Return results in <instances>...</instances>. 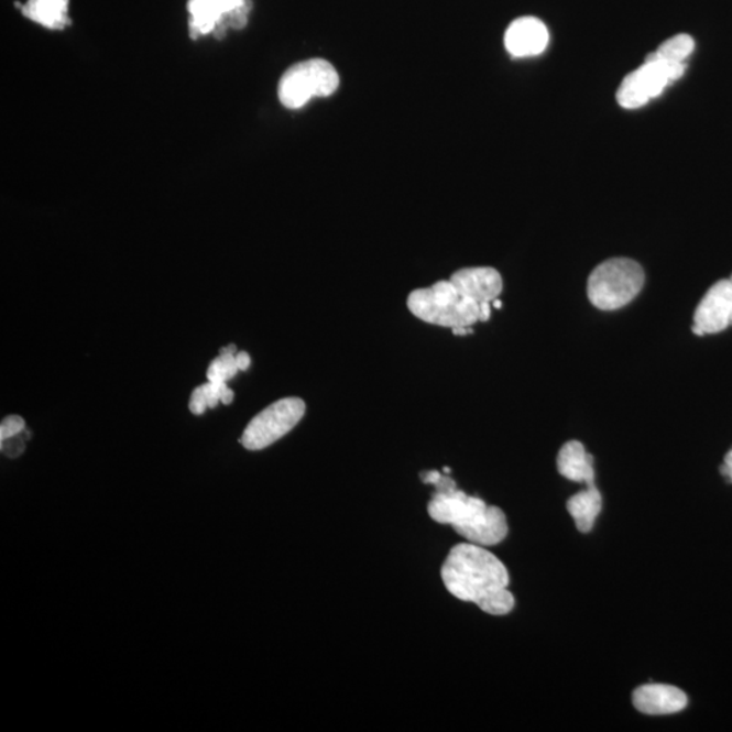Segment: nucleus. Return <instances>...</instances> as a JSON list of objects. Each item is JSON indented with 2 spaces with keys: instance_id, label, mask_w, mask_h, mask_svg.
<instances>
[{
  "instance_id": "1",
  "label": "nucleus",
  "mask_w": 732,
  "mask_h": 732,
  "mask_svg": "<svg viewBox=\"0 0 732 732\" xmlns=\"http://www.w3.org/2000/svg\"><path fill=\"white\" fill-rule=\"evenodd\" d=\"M441 578L450 594L473 602L485 613L503 616L513 611L507 568L478 544L462 543L452 548L444 561Z\"/></svg>"
},
{
  "instance_id": "2",
  "label": "nucleus",
  "mask_w": 732,
  "mask_h": 732,
  "mask_svg": "<svg viewBox=\"0 0 732 732\" xmlns=\"http://www.w3.org/2000/svg\"><path fill=\"white\" fill-rule=\"evenodd\" d=\"M427 512L436 523L452 526L458 535L478 546H495L507 536L506 515L500 507L489 506L458 488L436 491Z\"/></svg>"
},
{
  "instance_id": "3",
  "label": "nucleus",
  "mask_w": 732,
  "mask_h": 732,
  "mask_svg": "<svg viewBox=\"0 0 732 732\" xmlns=\"http://www.w3.org/2000/svg\"><path fill=\"white\" fill-rule=\"evenodd\" d=\"M407 307L426 324L449 327H471L479 321V303L462 296L450 281H438L429 288L409 293Z\"/></svg>"
},
{
  "instance_id": "4",
  "label": "nucleus",
  "mask_w": 732,
  "mask_h": 732,
  "mask_svg": "<svg viewBox=\"0 0 732 732\" xmlns=\"http://www.w3.org/2000/svg\"><path fill=\"white\" fill-rule=\"evenodd\" d=\"M646 281L643 267L630 258H612L591 272L588 297L602 312H614L640 295Z\"/></svg>"
},
{
  "instance_id": "5",
  "label": "nucleus",
  "mask_w": 732,
  "mask_h": 732,
  "mask_svg": "<svg viewBox=\"0 0 732 732\" xmlns=\"http://www.w3.org/2000/svg\"><path fill=\"white\" fill-rule=\"evenodd\" d=\"M339 87V75L325 58L295 64L281 76L278 98L285 108L296 110L314 98L332 96Z\"/></svg>"
},
{
  "instance_id": "6",
  "label": "nucleus",
  "mask_w": 732,
  "mask_h": 732,
  "mask_svg": "<svg viewBox=\"0 0 732 732\" xmlns=\"http://www.w3.org/2000/svg\"><path fill=\"white\" fill-rule=\"evenodd\" d=\"M685 64H667L649 54L643 66L626 75L616 98L620 107L637 109L660 96L673 81L682 78Z\"/></svg>"
},
{
  "instance_id": "7",
  "label": "nucleus",
  "mask_w": 732,
  "mask_h": 732,
  "mask_svg": "<svg viewBox=\"0 0 732 732\" xmlns=\"http://www.w3.org/2000/svg\"><path fill=\"white\" fill-rule=\"evenodd\" d=\"M304 414H306V403L301 397H284L274 402L251 419L240 438V444L249 450L271 447L295 429Z\"/></svg>"
},
{
  "instance_id": "8",
  "label": "nucleus",
  "mask_w": 732,
  "mask_h": 732,
  "mask_svg": "<svg viewBox=\"0 0 732 732\" xmlns=\"http://www.w3.org/2000/svg\"><path fill=\"white\" fill-rule=\"evenodd\" d=\"M251 0H189V32L192 39L215 34L226 36L228 29L239 31L248 25Z\"/></svg>"
},
{
  "instance_id": "9",
  "label": "nucleus",
  "mask_w": 732,
  "mask_h": 732,
  "mask_svg": "<svg viewBox=\"0 0 732 732\" xmlns=\"http://www.w3.org/2000/svg\"><path fill=\"white\" fill-rule=\"evenodd\" d=\"M696 336L718 334L732 325V283L720 280L712 285L696 308L693 318Z\"/></svg>"
},
{
  "instance_id": "10",
  "label": "nucleus",
  "mask_w": 732,
  "mask_h": 732,
  "mask_svg": "<svg viewBox=\"0 0 732 732\" xmlns=\"http://www.w3.org/2000/svg\"><path fill=\"white\" fill-rule=\"evenodd\" d=\"M548 44V29L535 17H523V19L515 20L505 33V46L513 57L542 55Z\"/></svg>"
},
{
  "instance_id": "11",
  "label": "nucleus",
  "mask_w": 732,
  "mask_h": 732,
  "mask_svg": "<svg viewBox=\"0 0 732 732\" xmlns=\"http://www.w3.org/2000/svg\"><path fill=\"white\" fill-rule=\"evenodd\" d=\"M449 281L462 296L479 304L494 302L503 289L500 272L488 266L460 269Z\"/></svg>"
},
{
  "instance_id": "12",
  "label": "nucleus",
  "mask_w": 732,
  "mask_h": 732,
  "mask_svg": "<svg viewBox=\"0 0 732 732\" xmlns=\"http://www.w3.org/2000/svg\"><path fill=\"white\" fill-rule=\"evenodd\" d=\"M637 711L646 714H671L688 706V697L681 689L664 684L643 685L632 695Z\"/></svg>"
},
{
  "instance_id": "13",
  "label": "nucleus",
  "mask_w": 732,
  "mask_h": 732,
  "mask_svg": "<svg viewBox=\"0 0 732 732\" xmlns=\"http://www.w3.org/2000/svg\"><path fill=\"white\" fill-rule=\"evenodd\" d=\"M593 456L586 452L583 445L579 441H568L561 447L558 455V471L572 482L594 485Z\"/></svg>"
},
{
  "instance_id": "14",
  "label": "nucleus",
  "mask_w": 732,
  "mask_h": 732,
  "mask_svg": "<svg viewBox=\"0 0 732 732\" xmlns=\"http://www.w3.org/2000/svg\"><path fill=\"white\" fill-rule=\"evenodd\" d=\"M69 0H26L20 4L22 14L39 25L61 31L69 25Z\"/></svg>"
},
{
  "instance_id": "15",
  "label": "nucleus",
  "mask_w": 732,
  "mask_h": 732,
  "mask_svg": "<svg viewBox=\"0 0 732 732\" xmlns=\"http://www.w3.org/2000/svg\"><path fill=\"white\" fill-rule=\"evenodd\" d=\"M602 509V496L596 485L570 498L567 502V511L571 514L579 532L588 533L593 529L597 517Z\"/></svg>"
},
{
  "instance_id": "16",
  "label": "nucleus",
  "mask_w": 732,
  "mask_h": 732,
  "mask_svg": "<svg viewBox=\"0 0 732 732\" xmlns=\"http://www.w3.org/2000/svg\"><path fill=\"white\" fill-rule=\"evenodd\" d=\"M695 40L689 34H677L666 40L653 55L659 61L671 64H685V61L693 54Z\"/></svg>"
},
{
  "instance_id": "17",
  "label": "nucleus",
  "mask_w": 732,
  "mask_h": 732,
  "mask_svg": "<svg viewBox=\"0 0 732 732\" xmlns=\"http://www.w3.org/2000/svg\"><path fill=\"white\" fill-rule=\"evenodd\" d=\"M238 371L236 354H220L218 359L210 362L207 378L212 383H227L228 380L237 376Z\"/></svg>"
},
{
  "instance_id": "18",
  "label": "nucleus",
  "mask_w": 732,
  "mask_h": 732,
  "mask_svg": "<svg viewBox=\"0 0 732 732\" xmlns=\"http://www.w3.org/2000/svg\"><path fill=\"white\" fill-rule=\"evenodd\" d=\"M26 429L25 420L20 415H9L0 425V441L21 435Z\"/></svg>"
},
{
  "instance_id": "19",
  "label": "nucleus",
  "mask_w": 732,
  "mask_h": 732,
  "mask_svg": "<svg viewBox=\"0 0 732 732\" xmlns=\"http://www.w3.org/2000/svg\"><path fill=\"white\" fill-rule=\"evenodd\" d=\"M21 435L2 441L3 454L8 455L9 458H19L23 450H25V439L21 438Z\"/></svg>"
},
{
  "instance_id": "20",
  "label": "nucleus",
  "mask_w": 732,
  "mask_h": 732,
  "mask_svg": "<svg viewBox=\"0 0 732 732\" xmlns=\"http://www.w3.org/2000/svg\"><path fill=\"white\" fill-rule=\"evenodd\" d=\"M189 408L190 412L195 415H201L205 413V409L208 408L207 401H205L204 392L201 390V386H197L195 391H193L190 402H189Z\"/></svg>"
},
{
  "instance_id": "21",
  "label": "nucleus",
  "mask_w": 732,
  "mask_h": 732,
  "mask_svg": "<svg viewBox=\"0 0 732 732\" xmlns=\"http://www.w3.org/2000/svg\"><path fill=\"white\" fill-rule=\"evenodd\" d=\"M237 364L239 371H248L251 364V359L249 353H245V351H240V353L237 354Z\"/></svg>"
},
{
  "instance_id": "22",
  "label": "nucleus",
  "mask_w": 732,
  "mask_h": 732,
  "mask_svg": "<svg viewBox=\"0 0 732 732\" xmlns=\"http://www.w3.org/2000/svg\"><path fill=\"white\" fill-rule=\"evenodd\" d=\"M491 316V302L479 304V321H488Z\"/></svg>"
},
{
  "instance_id": "23",
  "label": "nucleus",
  "mask_w": 732,
  "mask_h": 732,
  "mask_svg": "<svg viewBox=\"0 0 732 732\" xmlns=\"http://www.w3.org/2000/svg\"><path fill=\"white\" fill-rule=\"evenodd\" d=\"M233 396H236V394H233V391L231 389H228L227 386L225 392H222L220 402L222 404H231L233 401Z\"/></svg>"
},
{
  "instance_id": "24",
  "label": "nucleus",
  "mask_w": 732,
  "mask_h": 732,
  "mask_svg": "<svg viewBox=\"0 0 732 732\" xmlns=\"http://www.w3.org/2000/svg\"><path fill=\"white\" fill-rule=\"evenodd\" d=\"M452 331L455 336H467V334H472L471 327H455Z\"/></svg>"
},
{
  "instance_id": "25",
  "label": "nucleus",
  "mask_w": 732,
  "mask_h": 732,
  "mask_svg": "<svg viewBox=\"0 0 732 732\" xmlns=\"http://www.w3.org/2000/svg\"><path fill=\"white\" fill-rule=\"evenodd\" d=\"M493 304H494V307H495V308H502V302H501V301H498V298H495V301L493 302Z\"/></svg>"
},
{
  "instance_id": "26",
  "label": "nucleus",
  "mask_w": 732,
  "mask_h": 732,
  "mask_svg": "<svg viewBox=\"0 0 732 732\" xmlns=\"http://www.w3.org/2000/svg\"><path fill=\"white\" fill-rule=\"evenodd\" d=\"M444 472L449 473L450 472L449 468H444Z\"/></svg>"
},
{
  "instance_id": "27",
  "label": "nucleus",
  "mask_w": 732,
  "mask_h": 732,
  "mask_svg": "<svg viewBox=\"0 0 732 732\" xmlns=\"http://www.w3.org/2000/svg\"><path fill=\"white\" fill-rule=\"evenodd\" d=\"M730 281H731V283H732V275H731V278H730Z\"/></svg>"
}]
</instances>
